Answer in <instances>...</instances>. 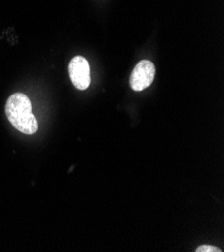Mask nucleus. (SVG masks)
Listing matches in <instances>:
<instances>
[{
	"label": "nucleus",
	"mask_w": 224,
	"mask_h": 252,
	"mask_svg": "<svg viewBox=\"0 0 224 252\" xmlns=\"http://www.w3.org/2000/svg\"><path fill=\"white\" fill-rule=\"evenodd\" d=\"M155 77V66L147 60H143L135 66L131 78L130 85L135 92H141L150 87Z\"/></svg>",
	"instance_id": "nucleus-3"
},
{
	"label": "nucleus",
	"mask_w": 224,
	"mask_h": 252,
	"mask_svg": "<svg viewBox=\"0 0 224 252\" xmlns=\"http://www.w3.org/2000/svg\"><path fill=\"white\" fill-rule=\"evenodd\" d=\"M5 114L13 127L26 135H33L38 130V123L32 113L31 99L21 93L10 95L5 105Z\"/></svg>",
	"instance_id": "nucleus-1"
},
{
	"label": "nucleus",
	"mask_w": 224,
	"mask_h": 252,
	"mask_svg": "<svg viewBox=\"0 0 224 252\" xmlns=\"http://www.w3.org/2000/svg\"><path fill=\"white\" fill-rule=\"evenodd\" d=\"M68 73L72 85L78 90H87L91 84V69L88 61L81 57H74L68 64Z\"/></svg>",
	"instance_id": "nucleus-2"
},
{
	"label": "nucleus",
	"mask_w": 224,
	"mask_h": 252,
	"mask_svg": "<svg viewBox=\"0 0 224 252\" xmlns=\"http://www.w3.org/2000/svg\"><path fill=\"white\" fill-rule=\"evenodd\" d=\"M196 252H221V250L218 247L212 246V245H201L199 246L196 250Z\"/></svg>",
	"instance_id": "nucleus-4"
}]
</instances>
